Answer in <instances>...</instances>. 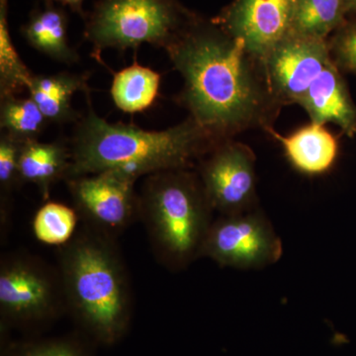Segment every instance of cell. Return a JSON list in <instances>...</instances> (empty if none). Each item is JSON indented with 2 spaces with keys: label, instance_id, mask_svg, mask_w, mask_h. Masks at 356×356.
I'll use <instances>...</instances> for the list:
<instances>
[{
  "label": "cell",
  "instance_id": "d6986e66",
  "mask_svg": "<svg viewBox=\"0 0 356 356\" xmlns=\"http://www.w3.org/2000/svg\"><path fill=\"white\" fill-rule=\"evenodd\" d=\"M49 122L31 97H0V128L20 142L39 140Z\"/></svg>",
  "mask_w": 356,
  "mask_h": 356
},
{
  "label": "cell",
  "instance_id": "277c9868",
  "mask_svg": "<svg viewBox=\"0 0 356 356\" xmlns=\"http://www.w3.org/2000/svg\"><path fill=\"white\" fill-rule=\"evenodd\" d=\"M138 196L139 218L163 266L181 270L201 257L214 210L197 173L178 168L147 175Z\"/></svg>",
  "mask_w": 356,
  "mask_h": 356
},
{
  "label": "cell",
  "instance_id": "ffe728a7",
  "mask_svg": "<svg viewBox=\"0 0 356 356\" xmlns=\"http://www.w3.org/2000/svg\"><path fill=\"white\" fill-rule=\"evenodd\" d=\"M33 74L14 46L8 26V0H0V97L28 90Z\"/></svg>",
  "mask_w": 356,
  "mask_h": 356
},
{
  "label": "cell",
  "instance_id": "9a60e30c",
  "mask_svg": "<svg viewBox=\"0 0 356 356\" xmlns=\"http://www.w3.org/2000/svg\"><path fill=\"white\" fill-rule=\"evenodd\" d=\"M280 140L288 161L298 172L307 175H321L329 172L339 154V143L324 125L311 123L282 137L267 129Z\"/></svg>",
  "mask_w": 356,
  "mask_h": 356
},
{
  "label": "cell",
  "instance_id": "cb8c5ba5",
  "mask_svg": "<svg viewBox=\"0 0 356 356\" xmlns=\"http://www.w3.org/2000/svg\"><path fill=\"white\" fill-rule=\"evenodd\" d=\"M329 46L337 69L356 74V21L346 22L337 29Z\"/></svg>",
  "mask_w": 356,
  "mask_h": 356
},
{
  "label": "cell",
  "instance_id": "603a6c76",
  "mask_svg": "<svg viewBox=\"0 0 356 356\" xmlns=\"http://www.w3.org/2000/svg\"><path fill=\"white\" fill-rule=\"evenodd\" d=\"M24 143L8 134L0 136V188L6 199L14 189L20 186L19 159Z\"/></svg>",
  "mask_w": 356,
  "mask_h": 356
},
{
  "label": "cell",
  "instance_id": "44dd1931",
  "mask_svg": "<svg viewBox=\"0 0 356 356\" xmlns=\"http://www.w3.org/2000/svg\"><path fill=\"white\" fill-rule=\"evenodd\" d=\"M79 214L63 203L46 202L33 220V232L40 242L62 247L72 240L76 232Z\"/></svg>",
  "mask_w": 356,
  "mask_h": 356
},
{
  "label": "cell",
  "instance_id": "6da1fadb",
  "mask_svg": "<svg viewBox=\"0 0 356 356\" xmlns=\"http://www.w3.org/2000/svg\"><path fill=\"white\" fill-rule=\"evenodd\" d=\"M165 50L184 79L180 102L215 139L269 129L281 104L261 62L217 23L192 17Z\"/></svg>",
  "mask_w": 356,
  "mask_h": 356
},
{
  "label": "cell",
  "instance_id": "2e32d148",
  "mask_svg": "<svg viewBox=\"0 0 356 356\" xmlns=\"http://www.w3.org/2000/svg\"><path fill=\"white\" fill-rule=\"evenodd\" d=\"M27 91L49 124L76 122L79 115L72 108V96L79 91L89 92L88 76L67 72L34 76Z\"/></svg>",
  "mask_w": 356,
  "mask_h": 356
},
{
  "label": "cell",
  "instance_id": "3957f363",
  "mask_svg": "<svg viewBox=\"0 0 356 356\" xmlns=\"http://www.w3.org/2000/svg\"><path fill=\"white\" fill-rule=\"evenodd\" d=\"M58 264L65 305L77 324L97 343H118L130 325L132 301L113 236L86 226L60 247Z\"/></svg>",
  "mask_w": 356,
  "mask_h": 356
},
{
  "label": "cell",
  "instance_id": "9c48e42d",
  "mask_svg": "<svg viewBox=\"0 0 356 356\" xmlns=\"http://www.w3.org/2000/svg\"><path fill=\"white\" fill-rule=\"evenodd\" d=\"M74 209L89 228L113 236L139 218L136 181L113 172L81 175L65 180Z\"/></svg>",
  "mask_w": 356,
  "mask_h": 356
},
{
  "label": "cell",
  "instance_id": "d4e9b609",
  "mask_svg": "<svg viewBox=\"0 0 356 356\" xmlns=\"http://www.w3.org/2000/svg\"><path fill=\"white\" fill-rule=\"evenodd\" d=\"M51 1L55 2V3L63 7H69L74 13H79L81 16H86L83 8V2L86 0H51Z\"/></svg>",
  "mask_w": 356,
  "mask_h": 356
},
{
  "label": "cell",
  "instance_id": "4fadbf2b",
  "mask_svg": "<svg viewBox=\"0 0 356 356\" xmlns=\"http://www.w3.org/2000/svg\"><path fill=\"white\" fill-rule=\"evenodd\" d=\"M67 26L69 20L64 7L44 0L43 6L30 14L21 34L42 55L60 64L72 65L79 62V54L70 43Z\"/></svg>",
  "mask_w": 356,
  "mask_h": 356
},
{
  "label": "cell",
  "instance_id": "5bb4252c",
  "mask_svg": "<svg viewBox=\"0 0 356 356\" xmlns=\"http://www.w3.org/2000/svg\"><path fill=\"white\" fill-rule=\"evenodd\" d=\"M72 149L70 142L29 140L23 144L19 159L21 184L37 186L44 200L50 196L51 187L69 177Z\"/></svg>",
  "mask_w": 356,
  "mask_h": 356
},
{
  "label": "cell",
  "instance_id": "7402d4cb",
  "mask_svg": "<svg viewBox=\"0 0 356 356\" xmlns=\"http://www.w3.org/2000/svg\"><path fill=\"white\" fill-rule=\"evenodd\" d=\"M2 356H91L86 348L72 339H48L19 341L7 346Z\"/></svg>",
  "mask_w": 356,
  "mask_h": 356
},
{
  "label": "cell",
  "instance_id": "ac0fdd59",
  "mask_svg": "<svg viewBox=\"0 0 356 356\" xmlns=\"http://www.w3.org/2000/svg\"><path fill=\"white\" fill-rule=\"evenodd\" d=\"M346 0H296L292 34L327 40L346 23Z\"/></svg>",
  "mask_w": 356,
  "mask_h": 356
},
{
  "label": "cell",
  "instance_id": "30bf717a",
  "mask_svg": "<svg viewBox=\"0 0 356 356\" xmlns=\"http://www.w3.org/2000/svg\"><path fill=\"white\" fill-rule=\"evenodd\" d=\"M331 60L327 40L290 33L261 64L271 92L283 105L297 103Z\"/></svg>",
  "mask_w": 356,
  "mask_h": 356
},
{
  "label": "cell",
  "instance_id": "5b68a950",
  "mask_svg": "<svg viewBox=\"0 0 356 356\" xmlns=\"http://www.w3.org/2000/svg\"><path fill=\"white\" fill-rule=\"evenodd\" d=\"M86 18L84 37L100 60L107 49L143 44L165 49L192 19L177 0H99Z\"/></svg>",
  "mask_w": 356,
  "mask_h": 356
},
{
  "label": "cell",
  "instance_id": "484cf974",
  "mask_svg": "<svg viewBox=\"0 0 356 356\" xmlns=\"http://www.w3.org/2000/svg\"><path fill=\"white\" fill-rule=\"evenodd\" d=\"M346 11L348 15L355 14L356 15V0H346Z\"/></svg>",
  "mask_w": 356,
  "mask_h": 356
},
{
  "label": "cell",
  "instance_id": "52a82bcc",
  "mask_svg": "<svg viewBox=\"0 0 356 356\" xmlns=\"http://www.w3.org/2000/svg\"><path fill=\"white\" fill-rule=\"evenodd\" d=\"M283 245L270 221L259 209L221 216L213 222L201 257L219 266L252 270L276 264Z\"/></svg>",
  "mask_w": 356,
  "mask_h": 356
},
{
  "label": "cell",
  "instance_id": "e0dca14e",
  "mask_svg": "<svg viewBox=\"0 0 356 356\" xmlns=\"http://www.w3.org/2000/svg\"><path fill=\"white\" fill-rule=\"evenodd\" d=\"M161 81V74L156 70L134 64L114 74L110 93L117 108L126 113H138L156 102Z\"/></svg>",
  "mask_w": 356,
  "mask_h": 356
},
{
  "label": "cell",
  "instance_id": "7a4b0ae2",
  "mask_svg": "<svg viewBox=\"0 0 356 356\" xmlns=\"http://www.w3.org/2000/svg\"><path fill=\"white\" fill-rule=\"evenodd\" d=\"M76 122L70 140L69 177L113 172L137 181L165 170L188 168L194 159L209 153L219 140L188 116L181 123L161 131L109 123L92 108Z\"/></svg>",
  "mask_w": 356,
  "mask_h": 356
},
{
  "label": "cell",
  "instance_id": "7c38bea8",
  "mask_svg": "<svg viewBox=\"0 0 356 356\" xmlns=\"http://www.w3.org/2000/svg\"><path fill=\"white\" fill-rule=\"evenodd\" d=\"M296 104L305 109L312 123H334L346 135H356V106L337 65L329 63Z\"/></svg>",
  "mask_w": 356,
  "mask_h": 356
},
{
  "label": "cell",
  "instance_id": "8fae6325",
  "mask_svg": "<svg viewBox=\"0 0 356 356\" xmlns=\"http://www.w3.org/2000/svg\"><path fill=\"white\" fill-rule=\"evenodd\" d=\"M296 0H235L217 24L257 60L291 31Z\"/></svg>",
  "mask_w": 356,
  "mask_h": 356
},
{
  "label": "cell",
  "instance_id": "ba28073f",
  "mask_svg": "<svg viewBox=\"0 0 356 356\" xmlns=\"http://www.w3.org/2000/svg\"><path fill=\"white\" fill-rule=\"evenodd\" d=\"M199 178L213 210L221 216L255 209V156L247 145L226 140L206 154Z\"/></svg>",
  "mask_w": 356,
  "mask_h": 356
},
{
  "label": "cell",
  "instance_id": "8992f818",
  "mask_svg": "<svg viewBox=\"0 0 356 356\" xmlns=\"http://www.w3.org/2000/svg\"><path fill=\"white\" fill-rule=\"evenodd\" d=\"M67 309L58 273L29 254H7L0 262L1 323L34 327L51 322Z\"/></svg>",
  "mask_w": 356,
  "mask_h": 356
}]
</instances>
